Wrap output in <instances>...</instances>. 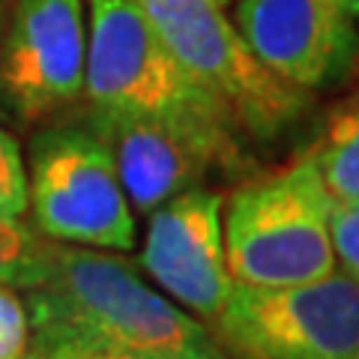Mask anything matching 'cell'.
<instances>
[{"label": "cell", "mask_w": 359, "mask_h": 359, "mask_svg": "<svg viewBox=\"0 0 359 359\" xmlns=\"http://www.w3.org/2000/svg\"><path fill=\"white\" fill-rule=\"evenodd\" d=\"M90 114L150 120L201 147L224 177L252 171L243 132L231 111L207 93L153 33L132 0H84Z\"/></svg>", "instance_id": "1"}, {"label": "cell", "mask_w": 359, "mask_h": 359, "mask_svg": "<svg viewBox=\"0 0 359 359\" xmlns=\"http://www.w3.org/2000/svg\"><path fill=\"white\" fill-rule=\"evenodd\" d=\"M30 339L51 347L207 351L212 332L105 249L51 240L45 276L25 290Z\"/></svg>", "instance_id": "2"}, {"label": "cell", "mask_w": 359, "mask_h": 359, "mask_svg": "<svg viewBox=\"0 0 359 359\" xmlns=\"http://www.w3.org/2000/svg\"><path fill=\"white\" fill-rule=\"evenodd\" d=\"M330 207L309 153L243 180L222 210L231 282L290 287L335 273Z\"/></svg>", "instance_id": "3"}, {"label": "cell", "mask_w": 359, "mask_h": 359, "mask_svg": "<svg viewBox=\"0 0 359 359\" xmlns=\"http://www.w3.org/2000/svg\"><path fill=\"white\" fill-rule=\"evenodd\" d=\"M174 60L231 111L243 135L276 141L314 108L252 54L219 0H132Z\"/></svg>", "instance_id": "4"}, {"label": "cell", "mask_w": 359, "mask_h": 359, "mask_svg": "<svg viewBox=\"0 0 359 359\" xmlns=\"http://www.w3.org/2000/svg\"><path fill=\"white\" fill-rule=\"evenodd\" d=\"M27 207L42 237L66 245L129 252L135 216L114 156L87 123H57L30 138Z\"/></svg>", "instance_id": "5"}, {"label": "cell", "mask_w": 359, "mask_h": 359, "mask_svg": "<svg viewBox=\"0 0 359 359\" xmlns=\"http://www.w3.org/2000/svg\"><path fill=\"white\" fill-rule=\"evenodd\" d=\"M212 339L231 359H359V285L341 269L290 287L233 282Z\"/></svg>", "instance_id": "6"}, {"label": "cell", "mask_w": 359, "mask_h": 359, "mask_svg": "<svg viewBox=\"0 0 359 359\" xmlns=\"http://www.w3.org/2000/svg\"><path fill=\"white\" fill-rule=\"evenodd\" d=\"M84 0H13L0 54V111L42 123L84 96Z\"/></svg>", "instance_id": "7"}, {"label": "cell", "mask_w": 359, "mask_h": 359, "mask_svg": "<svg viewBox=\"0 0 359 359\" xmlns=\"http://www.w3.org/2000/svg\"><path fill=\"white\" fill-rule=\"evenodd\" d=\"M233 25L276 78L318 96L359 69V25L339 0H233Z\"/></svg>", "instance_id": "8"}, {"label": "cell", "mask_w": 359, "mask_h": 359, "mask_svg": "<svg viewBox=\"0 0 359 359\" xmlns=\"http://www.w3.org/2000/svg\"><path fill=\"white\" fill-rule=\"evenodd\" d=\"M224 198L219 189L195 186L150 212L138 264L180 306L212 327L231 294L222 231Z\"/></svg>", "instance_id": "9"}, {"label": "cell", "mask_w": 359, "mask_h": 359, "mask_svg": "<svg viewBox=\"0 0 359 359\" xmlns=\"http://www.w3.org/2000/svg\"><path fill=\"white\" fill-rule=\"evenodd\" d=\"M84 123L114 156V168L129 204L150 216L156 207L195 186H207L219 171L210 156L180 132L138 117L90 114ZM222 174V171H219Z\"/></svg>", "instance_id": "10"}, {"label": "cell", "mask_w": 359, "mask_h": 359, "mask_svg": "<svg viewBox=\"0 0 359 359\" xmlns=\"http://www.w3.org/2000/svg\"><path fill=\"white\" fill-rule=\"evenodd\" d=\"M309 153L332 204L359 201V93L339 108Z\"/></svg>", "instance_id": "11"}, {"label": "cell", "mask_w": 359, "mask_h": 359, "mask_svg": "<svg viewBox=\"0 0 359 359\" xmlns=\"http://www.w3.org/2000/svg\"><path fill=\"white\" fill-rule=\"evenodd\" d=\"M51 240L21 222H0V285L30 290L42 282L48 266Z\"/></svg>", "instance_id": "12"}, {"label": "cell", "mask_w": 359, "mask_h": 359, "mask_svg": "<svg viewBox=\"0 0 359 359\" xmlns=\"http://www.w3.org/2000/svg\"><path fill=\"white\" fill-rule=\"evenodd\" d=\"M27 212V165L18 141L0 129V222H21Z\"/></svg>", "instance_id": "13"}, {"label": "cell", "mask_w": 359, "mask_h": 359, "mask_svg": "<svg viewBox=\"0 0 359 359\" xmlns=\"http://www.w3.org/2000/svg\"><path fill=\"white\" fill-rule=\"evenodd\" d=\"M330 240L339 269L359 285V201L330 207Z\"/></svg>", "instance_id": "14"}, {"label": "cell", "mask_w": 359, "mask_h": 359, "mask_svg": "<svg viewBox=\"0 0 359 359\" xmlns=\"http://www.w3.org/2000/svg\"><path fill=\"white\" fill-rule=\"evenodd\" d=\"M30 344V318L25 297L0 285V359H21Z\"/></svg>", "instance_id": "15"}, {"label": "cell", "mask_w": 359, "mask_h": 359, "mask_svg": "<svg viewBox=\"0 0 359 359\" xmlns=\"http://www.w3.org/2000/svg\"><path fill=\"white\" fill-rule=\"evenodd\" d=\"M51 351H57L63 359H228L219 344L207 351H147V347H51Z\"/></svg>", "instance_id": "16"}, {"label": "cell", "mask_w": 359, "mask_h": 359, "mask_svg": "<svg viewBox=\"0 0 359 359\" xmlns=\"http://www.w3.org/2000/svg\"><path fill=\"white\" fill-rule=\"evenodd\" d=\"M21 359H63L57 351H51V347H45V344H39V341H33L30 339V344H27V351H25V356Z\"/></svg>", "instance_id": "17"}, {"label": "cell", "mask_w": 359, "mask_h": 359, "mask_svg": "<svg viewBox=\"0 0 359 359\" xmlns=\"http://www.w3.org/2000/svg\"><path fill=\"white\" fill-rule=\"evenodd\" d=\"M9 6H13V0H0V54H4V36H6V25H9Z\"/></svg>", "instance_id": "18"}, {"label": "cell", "mask_w": 359, "mask_h": 359, "mask_svg": "<svg viewBox=\"0 0 359 359\" xmlns=\"http://www.w3.org/2000/svg\"><path fill=\"white\" fill-rule=\"evenodd\" d=\"M339 4H341L344 13L351 15V18L356 21V25H359V0H339Z\"/></svg>", "instance_id": "19"}, {"label": "cell", "mask_w": 359, "mask_h": 359, "mask_svg": "<svg viewBox=\"0 0 359 359\" xmlns=\"http://www.w3.org/2000/svg\"><path fill=\"white\" fill-rule=\"evenodd\" d=\"M219 4H222V6H228V4H231V0H219Z\"/></svg>", "instance_id": "20"}]
</instances>
